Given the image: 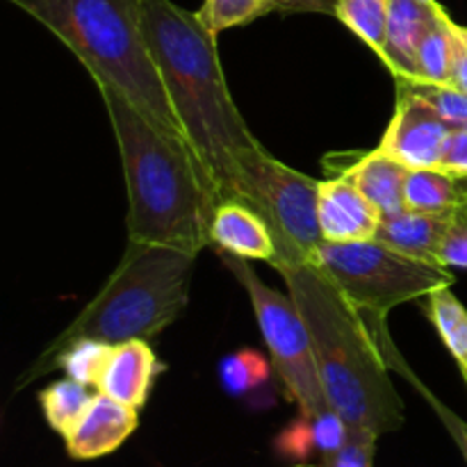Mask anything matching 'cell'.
<instances>
[{
  "instance_id": "6da1fadb",
  "label": "cell",
  "mask_w": 467,
  "mask_h": 467,
  "mask_svg": "<svg viewBox=\"0 0 467 467\" xmlns=\"http://www.w3.org/2000/svg\"><path fill=\"white\" fill-rule=\"evenodd\" d=\"M121 153L128 192V242L199 255L222 203L192 144L155 128L112 87L99 85Z\"/></svg>"
},
{
  "instance_id": "7a4b0ae2",
  "label": "cell",
  "mask_w": 467,
  "mask_h": 467,
  "mask_svg": "<svg viewBox=\"0 0 467 467\" xmlns=\"http://www.w3.org/2000/svg\"><path fill=\"white\" fill-rule=\"evenodd\" d=\"M141 21L173 112L223 201L237 160L260 141L228 89L217 35L201 23L199 14L171 0H144Z\"/></svg>"
},
{
  "instance_id": "3957f363",
  "label": "cell",
  "mask_w": 467,
  "mask_h": 467,
  "mask_svg": "<svg viewBox=\"0 0 467 467\" xmlns=\"http://www.w3.org/2000/svg\"><path fill=\"white\" fill-rule=\"evenodd\" d=\"M310 331L324 395L351 429L383 436L401 429L404 401L368 319L317 265L278 269Z\"/></svg>"
},
{
  "instance_id": "277c9868",
  "label": "cell",
  "mask_w": 467,
  "mask_h": 467,
  "mask_svg": "<svg viewBox=\"0 0 467 467\" xmlns=\"http://www.w3.org/2000/svg\"><path fill=\"white\" fill-rule=\"evenodd\" d=\"M57 36L94 78L155 128L187 140L144 35V0H9Z\"/></svg>"
},
{
  "instance_id": "5b68a950",
  "label": "cell",
  "mask_w": 467,
  "mask_h": 467,
  "mask_svg": "<svg viewBox=\"0 0 467 467\" xmlns=\"http://www.w3.org/2000/svg\"><path fill=\"white\" fill-rule=\"evenodd\" d=\"M196 255L181 249L128 242L121 263L99 295L41 351L16 388L39 379L41 369L76 340L89 337L108 345L153 340L185 310Z\"/></svg>"
},
{
  "instance_id": "8992f818",
  "label": "cell",
  "mask_w": 467,
  "mask_h": 467,
  "mask_svg": "<svg viewBox=\"0 0 467 467\" xmlns=\"http://www.w3.org/2000/svg\"><path fill=\"white\" fill-rule=\"evenodd\" d=\"M313 265L336 283L377 337L388 336L386 315L392 308L454 285V274L441 263L413 258L379 240H324Z\"/></svg>"
},
{
  "instance_id": "52a82bcc",
  "label": "cell",
  "mask_w": 467,
  "mask_h": 467,
  "mask_svg": "<svg viewBox=\"0 0 467 467\" xmlns=\"http://www.w3.org/2000/svg\"><path fill=\"white\" fill-rule=\"evenodd\" d=\"M223 201H240L267 222L276 244L274 269L313 265L322 246L319 181L287 167L263 144L237 160Z\"/></svg>"
},
{
  "instance_id": "ba28073f",
  "label": "cell",
  "mask_w": 467,
  "mask_h": 467,
  "mask_svg": "<svg viewBox=\"0 0 467 467\" xmlns=\"http://www.w3.org/2000/svg\"><path fill=\"white\" fill-rule=\"evenodd\" d=\"M219 258L249 295L260 333L269 349V358L287 397L299 406L304 418L313 420L327 413L331 404L324 395L310 331L292 296L265 285L263 278L251 269L246 258H237L231 254H219Z\"/></svg>"
},
{
  "instance_id": "9c48e42d",
  "label": "cell",
  "mask_w": 467,
  "mask_h": 467,
  "mask_svg": "<svg viewBox=\"0 0 467 467\" xmlns=\"http://www.w3.org/2000/svg\"><path fill=\"white\" fill-rule=\"evenodd\" d=\"M451 123L445 121L422 96L397 85V108L377 149L409 169L441 164L442 146Z\"/></svg>"
},
{
  "instance_id": "30bf717a",
  "label": "cell",
  "mask_w": 467,
  "mask_h": 467,
  "mask_svg": "<svg viewBox=\"0 0 467 467\" xmlns=\"http://www.w3.org/2000/svg\"><path fill=\"white\" fill-rule=\"evenodd\" d=\"M317 213L327 242L374 240L383 219L345 173L319 181Z\"/></svg>"
},
{
  "instance_id": "8fae6325",
  "label": "cell",
  "mask_w": 467,
  "mask_h": 467,
  "mask_svg": "<svg viewBox=\"0 0 467 467\" xmlns=\"http://www.w3.org/2000/svg\"><path fill=\"white\" fill-rule=\"evenodd\" d=\"M445 12L438 0H390L381 62L395 80H418V50Z\"/></svg>"
},
{
  "instance_id": "7c38bea8",
  "label": "cell",
  "mask_w": 467,
  "mask_h": 467,
  "mask_svg": "<svg viewBox=\"0 0 467 467\" xmlns=\"http://www.w3.org/2000/svg\"><path fill=\"white\" fill-rule=\"evenodd\" d=\"M137 424H140L137 409L96 390L87 413L64 438L68 456L76 461H91L112 454L135 433Z\"/></svg>"
},
{
  "instance_id": "4fadbf2b",
  "label": "cell",
  "mask_w": 467,
  "mask_h": 467,
  "mask_svg": "<svg viewBox=\"0 0 467 467\" xmlns=\"http://www.w3.org/2000/svg\"><path fill=\"white\" fill-rule=\"evenodd\" d=\"M162 372L164 365L153 354L149 340H128L112 347L96 390L140 410L149 400L155 377Z\"/></svg>"
},
{
  "instance_id": "5bb4252c",
  "label": "cell",
  "mask_w": 467,
  "mask_h": 467,
  "mask_svg": "<svg viewBox=\"0 0 467 467\" xmlns=\"http://www.w3.org/2000/svg\"><path fill=\"white\" fill-rule=\"evenodd\" d=\"M210 244L217 254H231L246 260H265L274 265L276 244L267 222L240 201H222L210 226Z\"/></svg>"
},
{
  "instance_id": "9a60e30c",
  "label": "cell",
  "mask_w": 467,
  "mask_h": 467,
  "mask_svg": "<svg viewBox=\"0 0 467 467\" xmlns=\"http://www.w3.org/2000/svg\"><path fill=\"white\" fill-rule=\"evenodd\" d=\"M342 173L363 192L381 217H392L406 210V181L410 169L383 150L374 149L360 155Z\"/></svg>"
},
{
  "instance_id": "2e32d148",
  "label": "cell",
  "mask_w": 467,
  "mask_h": 467,
  "mask_svg": "<svg viewBox=\"0 0 467 467\" xmlns=\"http://www.w3.org/2000/svg\"><path fill=\"white\" fill-rule=\"evenodd\" d=\"M451 217L454 214H429L406 208L400 214L383 217L374 240L383 242L401 254L413 255V258L438 263V244L450 228Z\"/></svg>"
},
{
  "instance_id": "e0dca14e",
  "label": "cell",
  "mask_w": 467,
  "mask_h": 467,
  "mask_svg": "<svg viewBox=\"0 0 467 467\" xmlns=\"http://www.w3.org/2000/svg\"><path fill=\"white\" fill-rule=\"evenodd\" d=\"M406 208L429 214H456L467 210V176L442 167L410 169L406 181Z\"/></svg>"
},
{
  "instance_id": "ac0fdd59",
  "label": "cell",
  "mask_w": 467,
  "mask_h": 467,
  "mask_svg": "<svg viewBox=\"0 0 467 467\" xmlns=\"http://www.w3.org/2000/svg\"><path fill=\"white\" fill-rule=\"evenodd\" d=\"M420 301H422L424 315L459 363L463 379H467V308L451 292V287L433 290Z\"/></svg>"
},
{
  "instance_id": "d6986e66",
  "label": "cell",
  "mask_w": 467,
  "mask_h": 467,
  "mask_svg": "<svg viewBox=\"0 0 467 467\" xmlns=\"http://www.w3.org/2000/svg\"><path fill=\"white\" fill-rule=\"evenodd\" d=\"M96 392L89 386L76 381V379H59L39 392V404L48 427L62 438L73 431L82 415L87 413L89 404L94 401Z\"/></svg>"
},
{
  "instance_id": "ffe728a7",
  "label": "cell",
  "mask_w": 467,
  "mask_h": 467,
  "mask_svg": "<svg viewBox=\"0 0 467 467\" xmlns=\"http://www.w3.org/2000/svg\"><path fill=\"white\" fill-rule=\"evenodd\" d=\"M390 0H337L336 18L381 57L388 35Z\"/></svg>"
},
{
  "instance_id": "44dd1931",
  "label": "cell",
  "mask_w": 467,
  "mask_h": 467,
  "mask_svg": "<svg viewBox=\"0 0 467 467\" xmlns=\"http://www.w3.org/2000/svg\"><path fill=\"white\" fill-rule=\"evenodd\" d=\"M112 347L108 342L100 340H76L67 347V349L59 351L44 369H41V377L50 374L53 369H64L68 379H76V381L85 383L89 388H99L100 374H103L105 365H108L109 354H112Z\"/></svg>"
},
{
  "instance_id": "7402d4cb",
  "label": "cell",
  "mask_w": 467,
  "mask_h": 467,
  "mask_svg": "<svg viewBox=\"0 0 467 467\" xmlns=\"http://www.w3.org/2000/svg\"><path fill=\"white\" fill-rule=\"evenodd\" d=\"M454 18L445 12L438 16L418 50V80L450 85L451 50H454Z\"/></svg>"
},
{
  "instance_id": "603a6c76",
  "label": "cell",
  "mask_w": 467,
  "mask_h": 467,
  "mask_svg": "<svg viewBox=\"0 0 467 467\" xmlns=\"http://www.w3.org/2000/svg\"><path fill=\"white\" fill-rule=\"evenodd\" d=\"M272 369V360L265 358L260 351L242 349L226 356L219 363V379H222V386L228 395L244 397L258 390L263 383H267Z\"/></svg>"
},
{
  "instance_id": "cb8c5ba5",
  "label": "cell",
  "mask_w": 467,
  "mask_h": 467,
  "mask_svg": "<svg viewBox=\"0 0 467 467\" xmlns=\"http://www.w3.org/2000/svg\"><path fill=\"white\" fill-rule=\"evenodd\" d=\"M272 12H276L274 0H205L196 14H199L201 23L219 36V32L246 26V23L267 16Z\"/></svg>"
},
{
  "instance_id": "d4e9b609",
  "label": "cell",
  "mask_w": 467,
  "mask_h": 467,
  "mask_svg": "<svg viewBox=\"0 0 467 467\" xmlns=\"http://www.w3.org/2000/svg\"><path fill=\"white\" fill-rule=\"evenodd\" d=\"M397 85L406 87L413 94L422 96L445 121L451 126H467V94L454 89L450 85H431V82L420 80H397Z\"/></svg>"
},
{
  "instance_id": "484cf974",
  "label": "cell",
  "mask_w": 467,
  "mask_h": 467,
  "mask_svg": "<svg viewBox=\"0 0 467 467\" xmlns=\"http://www.w3.org/2000/svg\"><path fill=\"white\" fill-rule=\"evenodd\" d=\"M386 358H388V365H390V368H395V369H400V372H404L406 379H409V381L413 383V386L418 388L420 392H422L424 400H427L429 404H431V409L436 410V415H438V418H441V422L445 424V429H447V431H450V436L454 438V442H456V445H459L461 454H463V459H465V463H467V424L459 418V415L451 413V410L447 409V406L442 404V401H438L436 397H433L431 392H429L427 388H424L422 383L418 381V377H415V374L410 372L409 368H406L404 358H401V356L397 354V349L388 351Z\"/></svg>"
},
{
  "instance_id": "4316f807",
  "label": "cell",
  "mask_w": 467,
  "mask_h": 467,
  "mask_svg": "<svg viewBox=\"0 0 467 467\" xmlns=\"http://www.w3.org/2000/svg\"><path fill=\"white\" fill-rule=\"evenodd\" d=\"M377 433L368 429H351L347 442L331 456H324V467H374Z\"/></svg>"
},
{
  "instance_id": "83f0119b",
  "label": "cell",
  "mask_w": 467,
  "mask_h": 467,
  "mask_svg": "<svg viewBox=\"0 0 467 467\" xmlns=\"http://www.w3.org/2000/svg\"><path fill=\"white\" fill-rule=\"evenodd\" d=\"M436 258L447 269H467V210L451 217L450 228L438 244Z\"/></svg>"
},
{
  "instance_id": "f1b7e54d",
  "label": "cell",
  "mask_w": 467,
  "mask_h": 467,
  "mask_svg": "<svg viewBox=\"0 0 467 467\" xmlns=\"http://www.w3.org/2000/svg\"><path fill=\"white\" fill-rule=\"evenodd\" d=\"M310 429H313L315 450L322 451L324 456L336 454L347 442V436H349V424L333 409H328L327 413L310 420Z\"/></svg>"
},
{
  "instance_id": "f546056e",
  "label": "cell",
  "mask_w": 467,
  "mask_h": 467,
  "mask_svg": "<svg viewBox=\"0 0 467 467\" xmlns=\"http://www.w3.org/2000/svg\"><path fill=\"white\" fill-rule=\"evenodd\" d=\"M276 447H278V451L285 456H296V459H304V456H308L310 450H315L310 420L301 415L299 422L290 424V427L281 433V438L276 441Z\"/></svg>"
},
{
  "instance_id": "4dcf8cb0",
  "label": "cell",
  "mask_w": 467,
  "mask_h": 467,
  "mask_svg": "<svg viewBox=\"0 0 467 467\" xmlns=\"http://www.w3.org/2000/svg\"><path fill=\"white\" fill-rule=\"evenodd\" d=\"M438 167L447 171L467 176V126H451L442 146L441 164Z\"/></svg>"
},
{
  "instance_id": "1f68e13d",
  "label": "cell",
  "mask_w": 467,
  "mask_h": 467,
  "mask_svg": "<svg viewBox=\"0 0 467 467\" xmlns=\"http://www.w3.org/2000/svg\"><path fill=\"white\" fill-rule=\"evenodd\" d=\"M450 87L467 94V27L454 26V50H451Z\"/></svg>"
},
{
  "instance_id": "d6a6232c",
  "label": "cell",
  "mask_w": 467,
  "mask_h": 467,
  "mask_svg": "<svg viewBox=\"0 0 467 467\" xmlns=\"http://www.w3.org/2000/svg\"><path fill=\"white\" fill-rule=\"evenodd\" d=\"M337 0H274V7L281 14H328L336 16Z\"/></svg>"
},
{
  "instance_id": "836d02e7",
  "label": "cell",
  "mask_w": 467,
  "mask_h": 467,
  "mask_svg": "<svg viewBox=\"0 0 467 467\" xmlns=\"http://www.w3.org/2000/svg\"><path fill=\"white\" fill-rule=\"evenodd\" d=\"M296 467H313V465H296Z\"/></svg>"
},
{
  "instance_id": "e575fe53",
  "label": "cell",
  "mask_w": 467,
  "mask_h": 467,
  "mask_svg": "<svg viewBox=\"0 0 467 467\" xmlns=\"http://www.w3.org/2000/svg\"><path fill=\"white\" fill-rule=\"evenodd\" d=\"M465 383H467V379H465Z\"/></svg>"
}]
</instances>
